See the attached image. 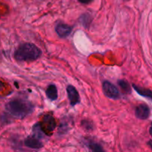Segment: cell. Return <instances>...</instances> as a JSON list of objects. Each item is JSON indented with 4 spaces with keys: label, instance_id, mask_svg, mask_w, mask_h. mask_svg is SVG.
<instances>
[{
    "label": "cell",
    "instance_id": "obj_13",
    "mask_svg": "<svg viewBox=\"0 0 152 152\" xmlns=\"http://www.w3.org/2000/svg\"><path fill=\"white\" fill-rule=\"evenodd\" d=\"M80 2L83 3V4H88V3L91 2L93 0H78Z\"/></svg>",
    "mask_w": 152,
    "mask_h": 152
},
{
    "label": "cell",
    "instance_id": "obj_6",
    "mask_svg": "<svg viewBox=\"0 0 152 152\" xmlns=\"http://www.w3.org/2000/svg\"><path fill=\"white\" fill-rule=\"evenodd\" d=\"M67 93H68V99H69L70 103L72 106L77 105L80 102V96L78 91L75 87L73 86H68L67 87Z\"/></svg>",
    "mask_w": 152,
    "mask_h": 152
},
{
    "label": "cell",
    "instance_id": "obj_8",
    "mask_svg": "<svg viewBox=\"0 0 152 152\" xmlns=\"http://www.w3.org/2000/svg\"><path fill=\"white\" fill-rule=\"evenodd\" d=\"M56 32L61 38H66L71 34L72 27L64 23H59L56 26Z\"/></svg>",
    "mask_w": 152,
    "mask_h": 152
},
{
    "label": "cell",
    "instance_id": "obj_2",
    "mask_svg": "<svg viewBox=\"0 0 152 152\" xmlns=\"http://www.w3.org/2000/svg\"><path fill=\"white\" fill-rule=\"evenodd\" d=\"M41 54V50L36 45L27 42L19 46L14 53V57L19 62H31L37 60Z\"/></svg>",
    "mask_w": 152,
    "mask_h": 152
},
{
    "label": "cell",
    "instance_id": "obj_14",
    "mask_svg": "<svg viewBox=\"0 0 152 152\" xmlns=\"http://www.w3.org/2000/svg\"><path fill=\"white\" fill-rule=\"evenodd\" d=\"M149 134H151V136L152 137V123H151V126H150V128H149Z\"/></svg>",
    "mask_w": 152,
    "mask_h": 152
},
{
    "label": "cell",
    "instance_id": "obj_3",
    "mask_svg": "<svg viewBox=\"0 0 152 152\" xmlns=\"http://www.w3.org/2000/svg\"><path fill=\"white\" fill-rule=\"evenodd\" d=\"M40 126H41L42 130L43 131L45 134L50 135L53 133L56 126L54 117L50 114L45 115L42 120V123H40Z\"/></svg>",
    "mask_w": 152,
    "mask_h": 152
},
{
    "label": "cell",
    "instance_id": "obj_15",
    "mask_svg": "<svg viewBox=\"0 0 152 152\" xmlns=\"http://www.w3.org/2000/svg\"><path fill=\"white\" fill-rule=\"evenodd\" d=\"M4 83H3L2 82H1V81H0V89L4 87Z\"/></svg>",
    "mask_w": 152,
    "mask_h": 152
},
{
    "label": "cell",
    "instance_id": "obj_12",
    "mask_svg": "<svg viewBox=\"0 0 152 152\" xmlns=\"http://www.w3.org/2000/svg\"><path fill=\"white\" fill-rule=\"evenodd\" d=\"M89 148L91 152H106L100 144L95 142H91L88 144Z\"/></svg>",
    "mask_w": 152,
    "mask_h": 152
},
{
    "label": "cell",
    "instance_id": "obj_1",
    "mask_svg": "<svg viewBox=\"0 0 152 152\" xmlns=\"http://www.w3.org/2000/svg\"><path fill=\"white\" fill-rule=\"evenodd\" d=\"M5 108L14 117L23 119L32 112L34 105L28 100L24 99H14L7 102Z\"/></svg>",
    "mask_w": 152,
    "mask_h": 152
},
{
    "label": "cell",
    "instance_id": "obj_10",
    "mask_svg": "<svg viewBox=\"0 0 152 152\" xmlns=\"http://www.w3.org/2000/svg\"><path fill=\"white\" fill-rule=\"evenodd\" d=\"M46 95H47L48 98L50 99V100H56L58 97V92L57 88H56L55 85H50L46 89Z\"/></svg>",
    "mask_w": 152,
    "mask_h": 152
},
{
    "label": "cell",
    "instance_id": "obj_7",
    "mask_svg": "<svg viewBox=\"0 0 152 152\" xmlns=\"http://www.w3.org/2000/svg\"><path fill=\"white\" fill-rule=\"evenodd\" d=\"M135 116L140 120H147L150 116V109L148 105L140 104L135 109Z\"/></svg>",
    "mask_w": 152,
    "mask_h": 152
},
{
    "label": "cell",
    "instance_id": "obj_5",
    "mask_svg": "<svg viewBox=\"0 0 152 152\" xmlns=\"http://www.w3.org/2000/svg\"><path fill=\"white\" fill-rule=\"evenodd\" d=\"M25 146L28 147L33 149H39L43 146V144L42 142L41 139L37 137L35 135H31V136L28 137L25 140Z\"/></svg>",
    "mask_w": 152,
    "mask_h": 152
},
{
    "label": "cell",
    "instance_id": "obj_4",
    "mask_svg": "<svg viewBox=\"0 0 152 152\" xmlns=\"http://www.w3.org/2000/svg\"><path fill=\"white\" fill-rule=\"evenodd\" d=\"M102 90L107 97L112 99H118L120 98V94L117 88L108 81H105L102 84Z\"/></svg>",
    "mask_w": 152,
    "mask_h": 152
},
{
    "label": "cell",
    "instance_id": "obj_11",
    "mask_svg": "<svg viewBox=\"0 0 152 152\" xmlns=\"http://www.w3.org/2000/svg\"><path fill=\"white\" fill-rule=\"evenodd\" d=\"M118 85L120 87L121 90L123 91V92L126 94H129L132 92V88H131L130 84L128 83L126 80H121L118 81Z\"/></svg>",
    "mask_w": 152,
    "mask_h": 152
},
{
    "label": "cell",
    "instance_id": "obj_9",
    "mask_svg": "<svg viewBox=\"0 0 152 152\" xmlns=\"http://www.w3.org/2000/svg\"><path fill=\"white\" fill-rule=\"evenodd\" d=\"M133 88L139 94L140 96H144L145 98H148V99H151L152 101V91L150 90V89L148 88H142L140 86H138L137 85L134 84L133 86Z\"/></svg>",
    "mask_w": 152,
    "mask_h": 152
}]
</instances>
